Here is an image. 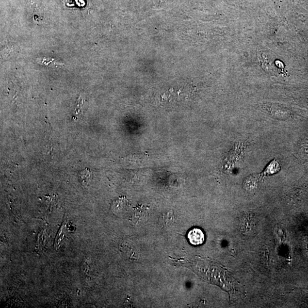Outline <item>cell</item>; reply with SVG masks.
I'll use <instances>...</instances> for the list:
<instances>
[{"instance_id": "6da1fadb", "label": "cell", "mask_w": 308, "mask_h": 308, "mask_svg": "<svg viewBox=\"0 0 308 308\" xmlns=\"http://www.w3.org/2000/svg\"><path fill=\"white\" fill-rule=\"evenodd\" d=\"M188 239L191 244L198 245L202 244L205 241V236L202 229L199 228H194L188 233Z\"/></svg>"}, {"instance_id": "7a4b0ae2", "label": "cell", "mask_w": 308, "mask_h": 308, "mask_svg": "<svg viewBox=\"0 0 308 308\" xmlns=\"http://www.w3.org/2000/svg\"><path fill=\"white\" fill-rule=\"evenodd\" d=\"M280 170V165L276 160H274L268 164V166L265 167V170L260 175L261 177H264L267 176H270L278 173Z\"/></svg>"}, {"instance_id": "3957f363", "label": "cell", "mask_w": 308, "mask_h": 308, "mask_svg": "<svg viewBox=\"0 0 308 308\" xmlns=\"http://www.w3.org/2000/svg\"><path fill=\"white\" fill-rule=\"evenodd\" d=\"M79 178L81 183L83 186H86L89 185L92 177H91V173L88 168L80 172Z\"/></svg>"}]
</instances>
